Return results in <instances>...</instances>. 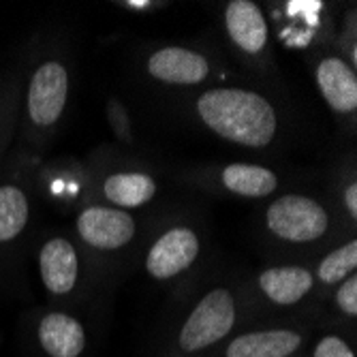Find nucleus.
I'll use <instances>...</instances> for the list:
<instances>
[{
    "label": "nucleus",
    "instance_id": "nucleus-1",
    "mask_svg": "<svg viewBox=\"0 0 357 357\" xmlns=\"http://www.w3.org/2000/svg\"><path fill=\"white\" fill-rule=\"evenodd\" d=\"M202 120L222 139L261 148L276 133V114L261 94L248 90H212L197 101Z\"/></svg>",
    "mask_w": 357,
    "mask_h": 357
},
{
    "label": "nucleus",
    "instance_id": "nucleus-2",
    "mask_svg": "<svg viewBox=\"0 0 357 357\" xmlns=\"http://www.w3.org/2000/svg\"><path fill=\"white\" fill-rule=\"evenodd\" d=\"M236 321L234 298L227 289H216L197 304L180 332V347L184 351L206 349L231 332Z\"/></svg>",
    "mask_w": 357,
    "mask_h": 357
},
{
    "label": "nucleus",
    "instance_id": "nucleus-3",
    "mask_svg": "<svg viewBox=\"0 0 357 357\" xmlns=\"http://www.w3.org/2000/svg\"><path fill=\"white\" fill-rule=\"evenodd\" d=\"M268 227L289 242H312L328 231V214L302 195H284L268 210Z\"/></svg>",
    "mask_w": 357,
    "mask_h": 357
},
{
    "label": "nucleus",
    "instance_id": "nucleus-4",
    "mask_svg": "<svg viewBox=\"0 0 357 357\" xmlns=\"http://www.w3.org/2000/svg\"><path fill=\"white\" fill-rule=\"evenodd\" d=\"M69 77L60 62H45L35 71L28 90V112L39 126L54 124L67 103Z\"/></svg>",
    "mask_w": 357,
    "mask_h": 357
},
{
    "label": "nucleus",
    "instance_id": "nucleus-5",
    "mask_svg": "<svg viewBox=\"0 0 357 357\" xmlns=\"http://www.w3.org/2000/svg\"><path fill=\"white\" fill-rule=\"evenodd\" d=\"M199 252V240L190 229H172L160 236L148 252L146 268L150 276L167 280L184 272Z\"/></svg>",
    "mask_w": 357,
    "mask_h": 357
},
{
    "label": "nucleus",
    "instance_id": "nucleus-6",
    "mask_svg": "<svg viewBox=\"0 0 357 357\" xmlns=\"http://www.w3.org/2000/svg\"><path fill=\"white\" fill-rule=\"evenodd\" d=\"M79 236L96 248H120L135 236V220L126 212L88 208L77 218Z\"/></svg>",
    "mask_w": 357,
    "mask_h": 357
},
{
    "label": "nucleus",
    "instance_id": "nucleus-7",
    "mask_svg": "<svg viewBox=\"0 0 357 357\" xmlns=\"http://www.w3.org/2000/svg\"><path fill=\"white\" fill-rule=\"evenodd\" d=\"M148 71L167 84H199L208 77L210 67L199 54L182 47H165L152 54L148 60Z\"/></svg>",
    "mask_w": 357,
    "mask_h": 357
},
{
    "label": "nucleus",
    "instance_id": "nucleus-8",
    "mask_svg": "<svg viewBox=\"0 0 357 357\" xmlns=\"http://www.w3.org/2000/svg\"><path fill=\"white\" fill-rule=\"evenodd\" d=\"M225 24L234 43L246 54H259L268 41V24L255 3L234 0L227 5Z\"/></svg>",
    "mask_w": 357,
    "mask_h": 357
},
{
    "label": "nucleus",
    "instance_id": "nucleus-9",
    "mask_svg": "<svg viewBox=\"0 0 357 357\" xmlns=\"http://www.w3.org/2000/svg\"><path fill=\"white\" fill-rule=\"evenodd\" d=\"M41 278L56 296L69 294L77 280V255L71 242L56 238L50 240L39 257Z\"/></svg>",
    "mask_w": 357,
    "mask_h": 357
},
{
    "label": "nucleus",
    "instance_id": "nucleus-10",
    "mask_svg": "<svg viewBox=\"0 0 357 357\" xmlns=\"http://www.w3.org/2000/svg\"><path fill=\"white\" fill-rule=\"evenodd\" d=\"M317 84L332 109L353 112L357 107V77L342 60H323L317 69Z\"/></svg>",
    "mask_w": 357,
    "mask_h": 357
},
{
    "label": "nucleus",
    "instance_id": "nucleus-11",
    "mask_svg": "<svg viewBox=\"0 0 357 357\" xmlns=\"http://www.w3.org/2000/svg\"><path fill=\"white\" fill-rule=\"evenodd\" d=\"M39 340L52 357H77L86 347V334L79 323L62 312L43 317L39 326Z\"/></svg>",
    "mask_w": 357,
    "mask_h": 357
},
{
    "label": "nucleus",
    "instance_id": "nucleus-12",
    "mask_svg": "<svg viewBox=\"0 0 357 357\" xmlns=\"http://www.w3.org/2000/svg\"><path fill=\"white\" fill-rule=\"evenodd\" d=\"M300 344V334L289 330L255 332L236 338L227 349V357H287Z\"/></svg>",
    "mask_w": 357,
    "mask_h": 357
},
{
    "label": "nucleus",
    "instance_id": "nucleus-13",
    "mask_svg": "<svg viewBox=\"0 0 357 357\" xmlns=\"http://www.w3.org/2000/svg\"><path fill=\"white\" fill-rule=\"evenodd\" d=\"M264 294L276 304H296L312 287V276L304 268H270L259 276Z\"/></svg>",
    "mask_w": 357,
    "mask_h": 357
},
{
    "label": "nucleus",
    "instance_id": "nucleus-14",
    "mask_svg": "<svg viewBox=\"0 0 357 357\" xmlns=\"http://www.w3.org/2000/svg\"><path fill=\"white\" fill-rule=\"evenodd\" d=\"M222 182L231 192L242 195V197H266L278 186V180L270 169L240 163L229 165L222 172Z\"/></svg>",
    "mask_w": 357,
    "mask_h": 357
},
{
    "label": "nucleus",
    "instance_id": "nucleus-15",
    "mask_svg": "<svg viewBox=\"0 0 357 357\" xmlns=\"http://www.w3.org/2000/svg\"><path fill=\"white\" fill-rule=\"evenodd\" d=\"M103 190L109 202L122 208H137L154 197L156 184L144 174H116L105 180Z\"/></svg>",
    "mask_w": 357,
    "mask_h": 357
},
{
    "label": "nucleus",
    "instance_id": "nucleus-16",
    "mask_svg": "<svg viewBox=\"0 0 357 357\" xmlns=\"http://www.w3.org/2000/svg\"><path fill=\"white\" fill-rule=\"evenodd\" d=\"M28 222V202L17 186H0V242L22 234Z\"/></svg>",
    "mask_w": 357,
    "mask_h": 357
},
{
    "label": "nucleus",
    "instance_id": "nucleus-17",
    "mask_svg": "<svg viewBox=\"0 0 357 357\" xmlns=\"http://www.w3.org/2000/svg\"><path fill=\"white\" fill-rule=\"evenodd\" d=\"M357 266V242H349L347 246L330 252L319 266V278L323 282H338Z\"/></svg>",
    "mask_w": 357,
    "mask_h": 357
},
{
    "label": "nucleus",
    "instance_id": "nucleus-18",
    "mask_svg": "<svg viewBox=\"0 0 357 357\" xmlns=\"http://www.w3.org/2000/svg\"><path fill=\"white\" fill-rule=\"evenodd\" d=\"M314 357H355L353 351L344 344V340L336 336H326L314 349Z\"/></svg>",
    "mask_w": 357,
    "mask_h": 357
},
{
    "label": "nucleus",
    "instance_id": "nucleus-19",
    "mask_svg": "<svg viewBox=\"0 0 357 357\" xmlns=\"http://www.w3.org/2000/svg\"><path fill=\"white\" fill-rule=\"evenodd\" d=\"M338 306L347 314H357V278L351 276L338 289Z\"/></svg>",
    "mask_w": 357,
    "mask_h": 357
},
{
    "label": "nucleus",
    "instance_id": "nucleus-20",
    "mask_svg": "<svg viewBox=\"0 0 357 357\" xmlns=\"http://www.w3.org/2000/svg\"><path fill=\"white\" fill-rule=\"evenodd\" d=\"M344 204H347L351 216H357V184H351L344 190Z\"/></svg>",
    "mask_w": 357,
    "mask_h": 357
}]
</instances>
